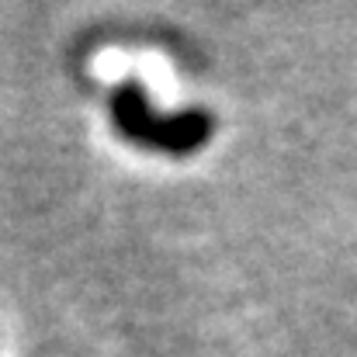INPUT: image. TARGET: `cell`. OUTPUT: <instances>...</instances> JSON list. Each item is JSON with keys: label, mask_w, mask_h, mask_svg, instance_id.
<instances>
[{"label": "cell", "mask_w": 357, "mask_h": 357, "mask_svg": "<svg viewBox=\"0 0 357 357\" xmlns=\"http://www.w3.org/2000/svg\"><path fill=\"white\" fill-rule=\"evenodd\" d=\"M112 119L128 142L153 149V153H167V156H191L205 149L215 132V119L205 108H184L177 115H160L135 80H125L112 94Z\"/></svg>", "instance_id": "6da1fadb"}]
</instances>
